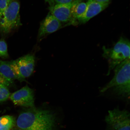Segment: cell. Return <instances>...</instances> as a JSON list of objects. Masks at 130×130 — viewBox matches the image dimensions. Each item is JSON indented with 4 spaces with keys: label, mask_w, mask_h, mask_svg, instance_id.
Listing matches in <instances>:
<instances>
[{
    "label": "cell",
    "mask_w": 130,
    "mask_h": 130,
    "mask_svg": "<svg viewBox=\"0 0 130 130\" xmlns=\"http://www.w3.org/2000/svg\"><path fill=\"white\" fill-rule=\"evenodd\" d=\"M9 57L7 44L5 40H0V57L3 58H7Z\"/></svg>",
    "instance_id": "obj_15"
},
{
    "label": "cell",
    "mask_w": 130,
    "mask_h": 130,
    "mask_svg": "<svg viewBox=\"0 0 130 130\" xmlns=\"http://www.w3.org/2000/svg\"><path fill=\"white\" fill-rule=\"evenodd\" d=\"M9 98L15 105L30 108L35 106L34 91L27 86L14 92Z\"/></svg>",
    "instance_id": "obj_7"
},
{
    "label": "cell",
    "mask_w": 130,
    "mask_h": 130,
    "mask_svg": "<svg viewBox=\"0 0 130 130\" xmlns=\"http://www.w3.org/2000/svg\"><path fill=\"white\" fill-rule=\"evenodd\" d=\"M130 42L127 39L121 37L113 47H103L102 56L108 61V69L107 75L118 65L127 59L130 58Z\"/></svg>",
    "instance_id": "obj_3"
},
{
    "label": "cell",
    "mask_w": 130,
    "mask_h": 130,
    "mask_svg": "<svg viewBox=\"0 0 130 130\" xmlns=\"http://www.w3.org/2000/svg\"><path fill=\"white\" fill-rule=\"evenodd\" d=\"M20 5L14 0L0 16V31L8 34L22 25L19 11Z\"/></svg>",
    "instance_id": "obj_4"
},
{
    "label": "cell",
    "mask_w": 130,
    "mask_h": 130,
    "mask_svg": "<svg viewBox=\"0 0 130 130\" xmlns=\"http://www.w3.org/2000/svg\"><path fill=\"white\" fill-rule=\"evenodd\" d=\"M14 0H0V16Z\"/></svg>",
    "instance_id": "obj_17"
},
{
    "label": "cell",
    "mask_w": 130,
    "mask_h": 130,
    "mask_svg": "<svg viewBox=\"0 0 130 130\" xmlns=\"http://www.w3.org/2000/svg\"><path fill=\"white\" fill-rule=\"evenodd\" d=\"M87 5L82 0H77L74 2L71 9L72 20L71 24H74L76 21L82 17L85 12Z\"/></svg>",
    "instance_id": "obj_12"
},
{
    "label": "cell",
    "mask_w": 130,
    "mask_h": 130,
    "mask_svg": "<svg viewBox=\"0 0 130 130\" xmlns=\"http://www.w3.org/2000/svg\"><path fill=\"white\" fill-rule=\"evenodd\" d=\"M19 81L22 82L31 75L35 66V58L33 55L28 54L12 61Z\"/></svg>",
    "instance_id": "obj_6"
},
{
    "label": "cell",
    "mask_w": 130,
    "mask_h": 130,
    "mask_svg": "<svg viewBox=\"0 0 130 130\" xmlns=\"http://www.w3.org/2000/svg\"><path fill=\"white\" fill-rule=\"evenodd\" d=\"M114 70L112 78L101 89L100 92H110L119 98L129 101L130 94V58L118 65Z\"/></svg>",
    "instance_id": "obj_2"
},
{
    "label": "cell",
    "mask_w": 130,
    "mask_h": 130,
    "mask_svg": "<svg viewBox=\"0 0 130 130\" xmlns=\"http://www.w3.org/2000/svg\"><path fill=\"white\" fill-rule=\"evenodd\" d=\"M0 72L7 78L13 81L15 79L19 80L14 70L12 61H0Z\"/></svg>",
    "instance_id": "obj_11"
},
{
    "label": "cell",
    "mask_w": 130,
    "mask_h": 130,
    "mask_svg": "<svg viewBox=\"0 0 130 130\" xmlns=\"http://www.w3.org/2000/svg\"><path fill=\"white\" fill-rule=\"evenodd\" d=\"M105 130H130V115L126 109L117 108L109 110L105 119Z\"/></svg>",
    "instance_id": "obj_5"
},
{
    "label": "cell",
    "mask_w": 130,
    "mask_h": 130,
    "mask_svg": "<svg viewBox=\"0 0 130 130\" xmlns=\"http://www.w3.org/2000/svg\"><path fill=\"white\" fill-rule=\"evenodd\" d=\"M11 130H21L20 129H12Z\"/></svg>",
    "instance_id": "obj_21"
},
{
    "label": "cell",
    "mask_w": 130,
    "mask_h": 130,
    "mask_svg": "<svg viewBox=\"0 0 130 130\" xmlns=\"http://www.w3.org/2000/svg\"><path fill=\"white\" fill-rule=\"evenodd\" d=\"M10 95L8 87L6 86H0V102L6 101Z\"/></svg>",
    "instance_id": "obj_14"
},
{
    "label": "cell",
    "mask_w": 130,
    "mask_h": 130,
    "mask_svg": "<svg viewBox=\"0 0 130 130\" xmlns=\"http://www.w3.org/2000/svg\"><path fill=\"white\" fill-rule=\"evenodd\" d=\"M98 2L102 3H109L110 0H95Z\"/></svg>",
    "instance_id": "obj_20"
},
{
    "label": "cell",
    "mask_w": 130,
    "mask_h": 130,
    "mask_svg": "<svg viewBox=\"0 0 130 130\" xmlns=\"http://www.w3.org/2000/svg\"><path fill=\"white\" fill-rule=\"evenodd\" d=\"M109 3H100L95 0H88L86 3L87 6L85 12L78 20L80 24L86 23L108 7Z\"/></svg>",
    "instance_id": "obj_9"
},
{
    "label": "cell",
    "mask_w": 130,
    "mask_h": 130,
    "mask_svg": "<svg viewBox=\"0 0 130 130\" xmlns=\"http://www.w3.org/2000/svg\"><path fill=\"white\" fill-rule=\"evenodd\" d=\"M74 2L69 4H56L50 6V13L60 22H69L71 24L72 20L71 9Z\"/></svg>",
    "instance_id": "obj_8"
},
{
    "label": "cell",
    "mask_w": 130,
    "mask_h": 130,
    "mask_svg": "<svg viewBox=\"0 0 130 130\" xmlns=\"http://www.w3.org/2000/svg\"><path fill=\"white\" fill-rule=\"evenodd\" d=\"M61 22L49 12L40 24L38 38L39 39L48 34L57 30L61 27Z\"/></svg>",
    "instance_id": "obj_10"
},
{
    "label": "cell",
    "mask_w": 130,
    "mask_h": 130,
    "mask_svg": "<svg viewBox=\"0 0 130 130\" xmlns=\"http://www.w3.org/2000/svg\"><path fill=\"white\" fill-rule=\"evenodd\" d=\"M16 123L22 130H53L55 118L48 110L33 107L21 113Z\"/></svg>",
    "instance_id": "obj_1"
},
{
    "label": "cell",
    "mask_w": 130,
    "mask_h": 130,
    "mask_svg": "<svg viewBox=\"0 0 130 130\" xmlns=\"http://www.w3.org/2000/svg\"><path fill=\"white\" fill-rule=\"evenodd\" d=\"M13 81L7 78L0 72V86H6L8 87H10Z\"/></svg>",
    "instance_id": "obj_16"
},
{
    "label": "cell",
    "mask_w": 130,
    "mask_h": 130,
    "mask_svg": "<svg viewBox=\"0 0 130 130\" xmlns=\"http://www.w3.org/2000/svg\"><path fill=\"white\" fill-rule=\"evenodd\" d=\"M45 2L48 3L50 6H53L55 5L53 0H45Z\"/></svg>",
    "instance_id": "obj_19"
},
{
    "label": "cell",
    "mask_w": 130,
    "mask_h": 130,
    "mask_svg": "<svg viewBox=\"0 0 130 130\" xmlns=\"http://www.w3.org/2000/svg\"><path fill=\"white\" fill-rule=\"evenodd\" d=\"M76 1L77 0H53L55 5L69 4Z\"/></svg>",
    "instance_id": "obj_18"
},
{
    "label": "cell",
    "mask_w": 130,
    "mask_h": 130,
    "mask_svg": "<svg viewBox=\"0 0 130 130\" xmlns=\"http://www.w3.org/2000/svg\"><path fill=\"white\" fill-rule=\"evenodd\" d=\"M15 118L10 115H4L0 117V130H11L15 126Z\"/></svg>",
    "instance_id": "obj_13"
}]
</instances>
